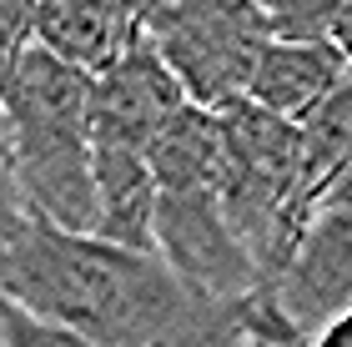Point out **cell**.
<instances>
[{
	"mask_svg": "<svg viewBox=\"0 0 352 347\" xmlns=\"http://www.w3.org/2000/svg\"><path fill=\"white\" fill-rule=\"evenodd\" d=\"M0 297L96 347H247L232 302H212L162 251L25 222L0 247Z\"/></svg>",
	"mask_w": 352,
	"mask_h": 347,
	"instance_id": "6da1fadb",
	"label": "cell"
},
{
	"mask_svg": "<svg viewBox=\"0 0 352 347\" xmlns=\"http://www.w3.org/2000/svg\"><path fill=\"white\" fill-rule=\"evenodd\" d=\"M352 81V60L342 56L338 41H272L262 51L252 96L262 111L307 126L322 106Z\"/></svg>",
	"mask_w": 352,
	"mask_h": 347,
	"instance_id": "ba28073f",
	"label": "cell"
},
{
	"mask_svg": "<svg viewBox=\"0 0 352 347\" xmlns=\"http://www.w3.org/2000/svg\"><path fill=\"white\" fill-rule=\"evenodd\" d=\"M156 207H162V186L146 156L96 146V236L111 247L156 251Z\"/></svg>",
	"mask_w": 352,
	"mask_h": 347,
	"instance_id": "9c48e42d",
	"label": "cell"
},
{
	"mask_svg": "<svg viewBox=\"0 0 352 347\" xmlns=\"http://www.w3.org/2000/svg\"><path fill=\"white\" fill-rule=\"evenodd\" d=\"M0 347H6V322H0Z\"/></svg>",
	"mask_w": 352,
	"mask_h": 347,
	"instance_id": "d6986e66",
	"label": "cell"
},
{
	"mask_svg": "<svg viewBox=\"0 0 352 347\" xmlns=\"http://www.w3.org/2000/svg\"><path fill=\"white\" fill-rule=\"evenodd\" d=\"M36 51V5L30 0H0V111H6L15 76Z\"/></svg>",
	"mask_w": 352,
	"mask_h": 347,
	"instance_id": "8fae6325",
	"label": "cell"
},
{
	"mask_svg": "<svg viewBox=\"0 0 352 347\" xmlns=\"http://www.w3.org/2000/svg\"><path fill=\"white\" fill-rule=\"evenodd\" d=\"M317 212H352V161L338 171V181L322 192V201H317Z\"/></svg>",
	"mask_w": 352,
	"mask_h": 347,
	"instance_id": "9a60e30c",
	"label": "cell"
},
{
	"mask_svg": "<svg viewBox=\"0 0 352 347\" xmlns=\"http://www.w3.org/2000/svg\"><path fill=\"white\" fill-rule=\"evenodd\" d=\"M267 292L282 302L307 347L327 322L352 312V212H317L287 272L267 282Z\"/></svg>",
	"mask_w": 352,
	"mask_h": 347,
	"instance_id": "8992f818",
	"label": "cell"
},
{
	"mask_svg": "<svg viewBox=\"0 0 352 347\" xmlns=\"http://www.w3.org/2000/svg\"><path fill=\"white\" fill-rule=\"evenodd\" d=\"M146 36V5L111 0H36V45L71 71L101 81Z\"/></svg>",
	"mask_w": 352,
	"mask_h": 347,
	"instance_id": "52a82bcc",
	"label": "cell"
},
{
	"mask_svg": "<svg viewBox=\"0 0 352 347\" xmlns=\"http://www.w3.org/2000/svg\"><path fill=\"white\" fill-rule=\"evenodd\" d=\"M342 0H272L267 10V36L272 41H332Z\"/></svg>",
	"mask_w": 352,
	"mask_h": 347,
	"instance_id": "7c38bea8",
	"label": "cell"
},
{
	"mask_svg": "<svg viewBox=\"0 0 352 347\" xmlns=\"http://www.w3.org/2000/svg\"><path fill=\"white\" fill-rule=\"evenodd\" d=\"M182 106H191L182 81L156 56V45L141 36V45L116 71L91 81V136H96V146H121V151L146 156Z\"/></svg>",
	"mask_w": 352,
	"mask_h": 347,
	"instance_id": "5b68a950",
	"label": "cell"
},
{
	"mask_svg": "<svg viewBox=\"0 0 352 347\" xmlns=\"http://www.w3.org/2000/svg\"><path fill=\"white\" fill-rule=\"evenodd\" d=\"M156 251L186 287L212 302H247L257 292V257L236 236L221 192H176L156 207Z\"/></svg>",
	"mask_w": 352,
	"mask_h": 347,
	"instance_id": "277c9868",
	"label": "cell"
},
{
	"mask_svg": "<svg viewBox=\"0 0 352 347\" xmlns=\"http://www.w3.org/2000/svg\"><path fill=\"white\" fill-rule=\"evenodd\" d=\"M30 222L25 212V192H21V161H15V131L10 116L0 111V247Z\"/></svg>",
	"mask_w": 352,
	"mask_h": 347,
	"instance_id": "4fadbf2b",
	"label": "cell"
},
{
	"mask_svg": "<svg viewBox=\"0 0 352 347\" xmlns=\"http://www.w3.org/2000/svg\"><path fill=\"white\" fill-rule=\"evenodd\" d=\"M146 161H151V177L162 186V197L221 192V166H227V131H221V116L201 111V106H182L176 121L146 151Z\"/></svg>",
	"mask_w": 352,
	"mask_h": 347,
	"instance_id": "30bf717a",
	"label": "cell"
},
{
	"mask_svg": "<svg viewBox=\"0 0 352 347\" xmlns=\"http://www.w3.org/2000/svg\"><path fill=\"white\" fill-rule=\"evenodd\" d=\"M21 161L30 222L71 236H96V136L91 76L71 71L51 51H30L6 101Z\"/></svg>",
	"mask_w": 352,
	"mask_h": 347,
	"instance_id": "7a4b0ae2",
	"label": "cell"
},
{
	"mask_svg": "<svg viewBox=\"0 0 352 347\" xmlns=\"http://www.w3.org/2000/svg\"><path fill=\"white\" fill-rule=\"evenodd\" d=\"M146 41L201 111H227L252 96L267 36V10L252 0H166L146 5Z\"/></svg>",
	"mask_w": 352,
	"mask_h": 347,
	"instance_id": "3957f363",
	"label": "cell"
},
{
	"mask_svg": "<svg viewBox=\"0 0 352 347\" xmlns=\"http://www.w3.org/2000/svg\"><path fill=\"white\" fill-rule=\"evenodd\" d=\"M247 347H287V342H247Z\"/></svg>",
	"mask_w": 352,
	"mask_h": 347,
	"instance_id": "ac0fdd59",
	"label": "cell"
},
{
	"mask_svg": "<svg viewBox=\"0 0 352 347\" xmlns=\"http://www.w3.org/2000/svg\"><path fill=\"white\" fill-rule=\"evenodd\" d=\"M332 41L342 45V56L352 60V0H342L338 5V21H332Z\"/></svg>",
	"mask_w": 352,
	"mask_h": 347,
	"instance_id": "e0dca14e",
	"label": "cell"
},
{
	"mask_svg": "<svg viewBox=\"0 0 352 347\" xmlns=\"http://www.w3.org/2000/svg\"><path fill=\"white\" fill-rule=\"evenodd\" d=\"M312 347H352V312H342L338 322H327L322 333H317Z\"/></svg>",
	"mask_w": 352,
	"mask_h": 347,
	"instance_id": "2e32d148",
	"label": "cell"
},
{
	"mask_svg": "<svg viewBox=\"0 0 352 347\" xmlns=\"http://www.w3.org/2000/svg\"><path fill=\"white\" fill-rule=\"evenodd\" d=\"M0 322H6V347H96L86 337L66 333V327H51V322L30 317L21 307H10L6 297H0Z\"/></svg>",
	"mask_w": 352,
	"mask_h": 347,
	"instance_id": "5bb4252c",
	"label": "cell"
}]
</instances>
